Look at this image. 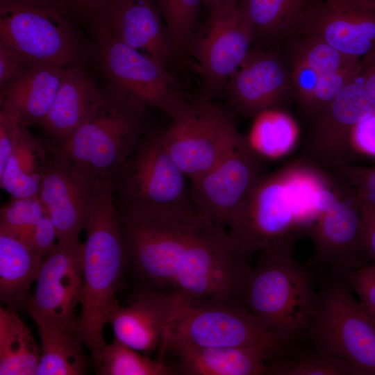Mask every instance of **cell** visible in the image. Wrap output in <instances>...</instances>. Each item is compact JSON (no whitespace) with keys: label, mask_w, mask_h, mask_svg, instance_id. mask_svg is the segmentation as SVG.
I'll use <instances>...</instances> for the list:
<instances>
[{"label":"cell","mask_w":375,"mask_h":375,"mask_svg":"<svg viewBox=\"0 0 375 375\" xmlns=\"http://www.w3.org/2000/svg\"><path fill=\"white\" fill-rule=\"evenodd\" d=\"M118 215L127 267L150 288L189 302L241 303L248 257L197 208Z\"/></svg>","instance_id":"obj_1"},{"label":"cell","mask_w":375,"mask_h":375,"mask_svg":"<svg viewBox=\"0 0 375 375\" xmlns=\"http://www.w3.org/2000/svg\"><path fill=\"white\" fill-rule=\"evenodd\" d=\"M334 192L333 178L317 166L294 162L259 178L227 233L248 258L264 249L293 246L301 234L308 233Z\"/></svg>","instance_id":"obj_2"},{"label":"cell","mask_w":375,"mask_h":375,"mask_svg":"<svg viewBox=\"0 0 375 375\" xmlns=\"http://www.w3.org/2000/svg\"><path fill=\"white\" fill-rule=\"evenodd\" d=\"M84 243L83 292L75 332L95 360L107 345L103 330L127 267L114 186L99 183Z\"/></svg>","instance_id":"obj_3"},{"label":"cell","mask_w":375,"mask_h":375,"mask_svg":"<svg viewBox=\"0 0 375 375\" xmlns=\"http://www.w3.org/2000/svg\"><path fill=\"white\" fill-rule=\"evenodd\" d=\"M147 106L109 85L103 100L52 156L93 189L115 185L124 165L145 135Z\"/></svg>","instance_id":"obj_4"},{"label":"cell","mask_w":375,"mask_h":375,"mask_svg":"<svg viewBox=\"0 0 375 375\" xmlns=\"http://www.w3.org/2000/svg\"><path fill=\"white\" fill-rule=\"evenodd\" d=\"M292 248L261 251L242 294V305L288 346L307 335L318 298L312 273Z\"/></svg>","instance_id":"obj_5"},{"label":"cell","mask_w":375,"mask_h":375,"mask_svg":"<svg viewBox=\"0 0 375 375\" xmlns=\"http://www.w3.org/2000/svg\"><path fill=\"white\" fill-rule=\"evenodd\" d=\"M74 21L56 0L0 1V41L35 62L64 68L83 65L88 51Z\"/></svg>","instance_id":"obj_6"},{"label":"cell","mask_w":375,"mask_h":375,"mask_svg":"<svg viewBox=\"0 0 375 375\" xmlns=\"http://www.w3.org/2000/svg\"><path fill=\"white\" fill-rule=\"evenodd\" d=\"M307 336L315 350L347 362L359 375H375V326L346 276L333 275L318 290Z\"/></svg>","instance_id":"obj_7"},{"label":"cell","mask_w":375,"mask_h":375,"mask_svg":"<svg viewBox=\"0 0 375 375\" xmlns=\"http://www.w3.org/2000/svg\"><path fill=\"white\" fill-rule=\"evenodd\" d=\"M187 176L166 149L160 133L145 135L114 185L119 212H165L196 208Z\"/></svg>","instance_id":"obj_8"},{"label":"cell","mask_w":375,"mask_h":375,"mask_svg":"<svg viewBox=\"0 0 375 375\" xmlns=\"http://www.w3.org/2000/svg\"><path fill=\"white\" fill-rule=\"evenodd\" d=\"M163 342L258 348L269 352L271 359L288 347L246 307L225 301L185 302L167 326Z\"/></svg>","instance_id":"obj_9"},{"label":"cell","mask_w":375,"mask_h":375,"mask_svg":"<svg viewBox=\"0 0 375 375\" xmlns=\"http://www.w3.org/2000/svg\"><path fill=\"white\" fill-rule=\"evenodd\" d=\"M160 133L168 153L191 181L215 166L244 136L231 117L204 98L189 102Z\"/></svg>","instance_id":"obj_10"},{"label":"cell","mask_w":375,"mask_h":375,"mask_svg":"<svg viewBox=\"0 0 375 375\" xmlns=\"http://www.w3.org/2000/svg\"><path fill=\"white\" fill-rule=\"evenodd\" d=\"M93 33L92 56L109 85L171 117L186 104L181 87L164 65L106 33Z\"/></svg>","instance_id":"obj_11"},{"label":"cell","mask_w":375,"mask_h":375,"mask_svg":"<svg viewBox=\"0 0 375 375\" xmlns=\"http://www.w3.org/2000/svg\"><path fill=\"white\" fill-rule=\"evenodd\" d=\"M260 176L257 153L243 137L214 167L190 181V196L200 213L228 232Z\"/></svg>","instance_id":"obj_12"},{"label":"cell","mask_w":375,"mask_h":375,"mask_svg":"<svg viewBox=\"0 0 375 375\" xmlns=\"http://www.w3.org/2000/svg\"><path fill=\"white\" fill-rule=\"evenodd\" d=\"M84 243L58 240L42 264L27 306L35 324L75 332L83 292ZM76 333V332H75Z\"/></svg>","instance_id":"obj_13"},{"label":"cell","mask_w":375,"mask_h":375,"mask_svg":"<svg viewBox=\"0 0 375 375\" xmlns=\"http://www.w3.org/2000/svg\"><path fill=\"white\" fill-rule=\"evenodd\" d=\"M312 263L327 267L333 275L347 274L367 264L361 203L342 180L337 194L310 227Z\"/></svg>","instance_id":"obj_14"},{"label":"cell","mask_w":375,"mask_h":375,"mask_svg":"<svg viewBox=\"0 0 375 375\" xmlns=\"http://www.w3.org/2000/svg\"><path fill=\"white\" fill-rule=\"evenodd\" d=\"M375 111V99L360 77L347 85L313 119L306 160L333 171L350 164L356 125Z\"/></svg>","instance_id":"obj_15"},{"label":"cell","mask_w":375,"mask_h":375,"mask_svg":"<svg viewBox=\"0 0 375 375\" xmlns=\"http://www.w3.org/2000/svg\"><path fill=\"white\" fill-rule=\"evenodd\" d=\"M253 30L238 6L209 14L203 33L190 49L199 61L206 94L225 88L248 56Z\"/></svg>","instance_id":"obj_16"},{"label":"cell","mask_w":375,"mask_h":375,"mask_svg":"<svg viewBox=\"0 0 375 375\" xmlns=\"http://www.w3.org/2000/svg\"><path fill=\"white\" fill-rule=\"evenodd\" d=\"M294 35L319 38L347 55L363 59L375 49V9L355 0H310Z\"/></svg>","instance_id":"obj_17"},{"label":"cell","mask_w":375,"mask_h":375,"mask_svg":"<svg viewBox=\"0 0 375 375\" xmlns=\"http://www.w3.org/2000/svg\"><path fill=\"white\" fill-rule=\"evenodd\" d=\"M185 302L189 301L150 288L125 306L117 303L110 310L108 324L115 338L149 356L158 349L167 326Z\"/></svg>","instance_id":"obj_18"},{"label":"cell","mask_w":375,"mask_h":375,"mask_svg":"<svg viewBox=\"0 0 375 375\" xmlns=\"http://www.w3.org/2000/svg\"><path fill=\"white\" fill-rule=\"evenodd\" d=\"M292 86L290 68L278 54L251 50L228 82L231 103L241 112L258 114L273 109Z\"/></svg>","instance_id":"obj_19"},{"label":"cell","mask_w":375,"mask_h":375,"mask_svg":"<svg viewBox=\"0 0 375 375\" xmlns=\"http://www.w3.org/2000/svg\"><path fill=\"white\" fill-rule=\"evenodd\" d=\"M94 189L53 156L40 183L38 197L55 225L58 240L78 239L85 229Z\"/></svg>","instance_id":"obj_20"},{"label":"cell","mask_w":375,"mask_h":375,"mask_svg":"<svg viewBox=\"0 0 375 375\" xmlns=\"http://www.w3.org/2000/svg\"><path fill=\"white\" fill-rule=\"evenodd\" d=\"M267 351L248 347H211L163 342L158 359L174 375H267Z\"/></svg>","instance_id":"obj_21"},{"label":"cell","mask_w":375,"mask_h":375,"mask_svg":"<svg viewBox=\"0 0 375 375\" xmlns=\"http://www.w3.org/2000/svg\"><path fill=\"white\" fill-rule=\"evenodd\" d=\"M92 32L106 33L165 67L178 51L153 0H131Z\"/></svg>","instance_id":"obj_22"},{"label":"cell","mask_w":375,"mask_h":375,"mask_svg":"<svg viewBox=\"0 0 375 375\" xmlns=\"http://www.w3.org/2000/svg\"><path fill=\"white\" fill-rule=\"evenodd\" d=\"M99 88L83 65L65 69L53 104L39 125L52 152L67 139L103 100Z\"/></svg>","instance_id":"obj_23"},{"label":"cell","mask_w":375,"mask_h":375,"mask_svg":"<svg viewBox=\"0 0 375 375\" xmlns=\"http://www.w3.org/2000/svg\"><path fill=\"white\" fill-rule=\"evenodd\" d=\"M65 69L37 62L3 85L0 88V113L27 127L39 126L53 104Z\"/></svg>","instance_id":"obj_24"},{"label":"cell","mask_w":375,"mask_h":375,"mask_svg":"<svg viewBox=\"0 0 375 375\" xmlns=\"http://www.w3.org/2000/svg\"><path fill=\"white\" fill-rule=\"evenodd\" d=\"M44 258L30 245L0 231V299L8 307L28 304Z\"/></svg>","instance_id":"obj_25"},{"label":"cell","mask_w":375,"mask_h":375,"mask_svg":"<svg viewBox=\"0 0 375 375\" xmlns=\"http://www.w3.org/2000/svg\"><path fill=\"white\" fill-rule=\"evenodd\" d=\"M49 158L42 142L19 124L16 144L3 172L1 188L12 199L38 196Z\"/></svg>","instance_id":"obj_26"},{"label":"cell","mask_w":375,"mask_h":375,"mask_svg":"<svg viewBox=\"0 0 375 375\" xmlns=\"http://www.w3.org/2000/svg\"><path fill=\"white\" fill-rule=\"evenodd\" d=\"M40 347L10 307H0V375H36Z\"/></svg>","instance_id":"obj_27"},{"label":"cell","mask_w":375,"mask_h":375,"mask_svg":"<svg viewBox=\"0 0 375 375\" xmlns=\"http://www.w3.org/2000/svg\"><path fill=\"white\" fill-rule=\"evenodd\" d=\"M310 0H239L238 7L256 38L291 37Z\"/></svg>","instance_id":"obj_28"},{"label":"cell","mask_w":375,"mask_h":375,"mask_svg":"<svg viewBox=\"0 0 375 375\" xmlns=\"http://www.w3.org/2000/svg\"><path fill=\"white\" fill-rule=\"evenodd\" d=\"M40 338V357L36 375H82L87 360L83 343L74 331L36 324Z\"/></svg>","instance_id":"obj_29"},{"label":"cell","mask_w":375,"mask_h":375,"mask_svg":"<svg viewBox=\"0 0 375 375\" xmlns=\"http://www.w3.org/2000/svg\"><path fill=\"white\" fill-rule=\"evenodd\" d=\"M298 135L299 128L292 117L273 108L258 114L247 138L257 154L277 158L294 148Z\"/></svg>","instance_id":"obj_30"},{"label":"cell","mask_w":375,"mask_h":375,"mask_svg":"<svg viewBox=\"0 0 375 375\" xmlns=\"http://www.w3.org/2000/svg\"><path fill=\"white\" fill-rule=\"evenodd\" d=\"M93 362L101 375H174L165 363L151 359L115 338Z\"/></svg>","instance_id":"obj_31"},{"label":"cell","mask_w":375,"mask_h":375,"mask_svg":"<svg viewBox=\"0 0 375 375\" xmlns=\"http://www.w3.org/2000/svg\"><path fill=\"white\" fill-rule=\"evenodd\" d=\"M267 375H359L347 362L317 350L288 353L285 350L267 363Z\"/></svg>","instance_id":"obj_32"},{"label":"cell","mask_w":375,"mask_h":375,"mask_svg":"<svg viewBox=\"0 0 375 375\" xmlns=\"http://www.w3.org/2000/svg\"><path fill=\"white\" fill-rule=\"evenodd\" d=\"M178 51L190 49L201 0H153Z\"/></svg>","instance_id":"obj_33"},{"label":"cell","mask_w":375,"mask_h":375,"mask_svg":"<svg viewBox=\"0 0 375 375\" xmlns=\"http://www.w3.org/2000/svg\"><path fill=\"white\" fill-rule=\"evenodd\" d=\"M294 35L300 37L294 41L292 56L304 61L320 75L337 71L362 60L341 52L319 38L306 35Z\"/></svg>","instance_id":"obj_34"},{"label":"cell","mask_w":375,"mask_h":375,"mask_svg":"<svg viewBox=\"0 0 375 375\" xmlns=\"http://www.w3.org/2000/svg\"><path fill=\"white\" fill-rule=\"evenodd\" d=\"M46 215L38 196L12 199L0 211V231L19 239L27 235Z\"/></svg>","instance_id":"obj_35"},{"label":"cell","mask_w":375,"mask_h":375,"mask_svg":"<svg viewBox=\"0 0 375 375\" xmlns=\"http://www.w3.org/2000/svg\"><path fill=\"white\" fill-rule=\"evenodd\" d=\"M362 59L337 71L320 75L318 85L307 115L313 119L324 110L350 83L358 78Z\"/></svg>","instance_id":"obj_36"},{"label":"cell","mask_w":375,"mask_h":375,"mask_svg":"<svg viewBox=\"0 0 375 375\" xmlns=\"http://www.w3.org/2000/svg\"><path fill=\"white\" fill-rule=\"evenodd\" d=\"M131 0H62L73 17L89 26L91 30L102 25L112 14Z\"/></svg>","instance_id":"obj_37"},{"label":"cell","mask_w":375,"mask_h":375,"mask_svg":"<svg viewBox=\"0 0 375 375\" xmlns=\"http://www.w3.org/2000/svg\"><path fill=\"white\" fill-rule=\"evenodd\" d=\"M334 172L354 191L361 203L375 210V165L349 164Z\"/></svg>","instance_id":"obj_38"},{"label":"cell","mask_w":375,"mask_h":375,"mask_svg":"<svg viewBox=\"0 0 375 375\" xmlns=\"http://www.w3.org/2000/svg\"><path fill=\"white\" fill-rule=\"evenodd\" d=\"M292 83L299 103L307 114L315 94L320 74L300 58L292 56Z\"/></svg>","instance_id":"obj_39"},{"label":"cell","mask_w":375,"mask_h":375,"mask_svg":"<svg viewBox=\"0 0 375 375\" xmlns=\"http://www.w3.org/2000/svg\"><path fill=\"white\" fill-rule=\"evenodd\" d=\"M348 283L369 316L375 319V265H365L349 272Z\"/></svg>","instance_id":"obj_40"},{"label":"cell","mask_w":375,"mask_h":375,"mask_svg":"<svg viewBox=\"0 0 375 375\" xmlns=\"http://www.w3.org/2000/svg\"><path fill=\"white\" fill-rule=\"evenodd\" d=\"M35 63L17 48L0 41V88L22 74Z\"/></svg>","instance_id":"obj_41"},{"label":"cell","mask_w":375,"mask_h":375,"mask_svg":"<svg viewBox=\"0 0 375 375\" xmlns=\"http://www.w3.org/2000/svg\"><path fill=\"white\" fill-rule=\"evenodd\" d=\"M56 239L58 235L55 225L46 214L31 231L21 240L30 245L44 259L55 248L57 244Z\"/></svg>","instance_id":"obj_42"},{"label":"cell","mask_w":375,"mask_h":375,"mask_svg":"<svg viewBox=\"0 0 375 375\" xmlns=\"http://www.w3.org/2000/svg\"><path fill=\"white\" fill-rule=\"evenodd\" d=\"M353 154L375 158V111L360 120L351 136Z\"/></svg>","instance_id":"obj_43"},{"label":"cell","mask_w":375,"mask_h":375,"mask_svg":"<svg viewBox=\"0 0 375 375\" xmlns=\"http://www.w3.org/2000/svg\"><path fill=\"white\" fill-rule=\"evenodd\" d=\"M19 124L0 113V174H1L14 150Z\"/></svg>","instance_id":"obj_44"},{"label":"cell","mask_w":375,"mask_h":375,"mask_svg":"<svg viewBox=\"0 0 375 375\" xmlns=\"http://www.w3.org/2000/svg\"><path fill=\"white\" fill-rule=\"evenodd\" d=\"M361 210L366 251L369 260L375 265V210L362 203Z\"/></svg>","instance_id":"obj_45"},{"label":"cell","mask_w":375,"mask_h":375,"mask_svg":"<svg viewBox=\"0 0 375 375\" xmlns=\"http://www.w3.org/2000/svg\"><path fill=\"white\" fill-rule=\"evenodd\" d=\"M360 79L369 93L375 99V49L363 59Z\"/></svg>","instance_id":"obj_46"},{"label":"cell","mask_w":375,"mask_h":375,"mask_svg":"<svg viewBox=\"0 0 375 375\" xmlns=\"http://www.w3.org/2000/svg\"><path fill=\"white\" fill-rule=\"evenodd\" d=\"M239 0H201V4L206 7L210 13L228 9L238 6Z\"/></svg>","instance_id":"obj_47"},{"label":"cell","mask_w":375,"mask_h":375,"mask_svg":"<svg viewBox=\"0 0 375 375\" xmlns=\"http://www.w3.org/2000/svg\"><path fill=\"white\" fill-rule=\"evenodd\" d=\"M360 4L368 8L375 9V0H355Z\"/></svg>","instance_id":"obj_48"},{"label":"cell","mask_w":375,"mask_h":375,"mask_svg":"<svg viewBox=\"0 0 375 375\" xmlns=\"http://www.w3.org/2000/svg\"><path fill=\"white\" fill-rule=\"evenodd\" d=\"M369 317H370V316H369ZM370 318H371V319H372L373 324H374V326H375V319H374V318H372V317H370Z\"/></svg>","instance_id":"obj_49"},{"label":"cell","mask_w":375,"mask_h":375,"mask_svg":"<svg viewBox=\"0 0 375 375\" xmlns=\"http://www.w3.org/2000/svg\"><path fill=\"white\" fill-rule=\"evenodd\" d=\"M56 1H60V2H62V0H56Z\"/></svg>","instance_id":"obj_50"},{"label":"cell","mask_w":375,"mask_h":375,"mask_svg":"<svg viewBox=\"0 0 375 375\" xmlns=\"http://www.w3.org/2000/svg\"><path fill=\"white\" fill-rule=\"evenodd\" d=\"M6 1V0H0V1Z\"/></svg>","instance_id":"obj_51"}]
</instances>
